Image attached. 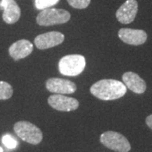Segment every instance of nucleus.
Wrapping results in <instances>:
<instances>
[{
  "label": "nucleus",
  "instance_id": "1",
  "mask_svg": "<svg viewBox=\"0 0 152 152\" xmlns=\"http://www.w3.org/2000/svg\"><path fill=\"white\" fill-rule=\"evenodd\" d=\"M127 92V87L117 80H101L91 87L93 96L104 101H112L123 97Z\"/></svg>",
  "mask_w": 152,
  "mask_h": 152
},
{
  "label": "nucleus",
  "instance_id": "2",
  "mask_svg": "<svg viewBox=\"0 0 152 152\" xmlns=\"http://www.w3.org/2000/svg\"><path fill=\"white\" fill-rule=\"evenodd\" d=\"M70 14L62 9L49 8L42 10L37 16V23L42 26H50L67 23L70 20Z\"/></svg>",
  "mask_w": 152,
  "mask_h": 152
},
{
  "label": "nucleus",
  "instance_id": "3",
  "mask_svg": "<svg viewBox=\"0 0 152 152\" xmlns=\"http://www.w3.org/2000/svg\"><path fill=\"white\" fill-rule=\"evenodd\" d=\"M86 68V58L79 54L64 56L58 63V69L63 75L77 76L80 75Z\"/></svg>",
  "mask_w": 152,
  "mask_h": 152
},
{
  "label": "nucleus",
  "instance_id": "4",
  "mask_svg": "<svg viewBox=\"0 0 152 152\" xmlns=\"http://www.w3.org/2000/svg\"><path fill=\"white\" fill-rule=\"evenodd\" d=\"M14 130L22 140L31 145L40 144L43 138L42 130L36 125L27 121L17 122L14 126Z\"/></svg>",
  "mask_w": 152,
  "mask_h": 152
},
{
  "label": "nucleus",
  "instance_id": "5",
  "mask_svg": "<svg viewBox=\"0 0 152 152\" xmlns=\"http://www.w3.org/2000/svg\"><path fill=\"white\" fill-rule=\"evenodd\" d=\"M101 143L109 149L117 152H129L130 143L123 134L114 131H107L100 137Z\"/></svg>",
  "mask_w": 152,
  "mask_h": 152
},
{
  "label": "nucleus",
  "instance_id": "6",
  "mask_svg": "<svg viewBox=\"0 0 152 152\" xmlns=\"http://www.w3.org/2000/svg\"><path fill=\"white\" fill-rule=\"evenodd\" d=\"M48 104L60 112H71L79 107V102L75 98L68 97L64 95L55 94L48 97Z\"/></svg>",
  "mask_w": 152,
  "mask_h": 152
},
{
  "label": "nucleus",
  "instance_id": "7",
  "mask_svg": "<svg viewBox=\"0 0 152 152\" xmlns=\"http://www.w3.org/2000/svg\"><path fill=\"white\" fill-rule=\"evenodd\" d=\"M47 90L55 94H72L76 91V85L74 82L69 80L59 79V78H51L46 82Z\"/></svg>",
  "mask_w": 152,
  "mask_h": 152
},
{
  "label": "nucleus",
  "instance_id": "8",
  "mask_svg": "<svg viewBox=\"0 0 152 152\" xmlns=\"http://www.w3.org/2000/svg\"><path fill=\"white\" fill-rule=\"evenodd\" d=\"M64 41V35L58 31H51L41 34L35 38V45L40 50L58 46Z\"/></svg>",
  "mask_w": 152,
  "mask_h": 152
},
{
  "label": "nucleus",
  "instance_id": "9",
  "mask_svg": "<svg viewBox=\"0 0 152 152\" xmlns=\"http://www.w3.org/2000/svg\"><path fill=\"white\" fill-rule=\"evenodd\" d=\"M138 7V2L136 0H127L116 12L117 20L122 24L132 23L137 15Z\"/></svg>",
  "mask_w": 152,
  "mask_h": 152
},
{
  "label": "nucleus",
  "instance_id": "10",
  "mask_svg": "<svg viewBox=\"0 0 152 152\" xmlns=\"http://www.w3.org/2000/svg\"><path fill=\"white\" fill-rule=\"evenodd\" d=\"M118 37L126 44L140 46L147 41V34L143 30L122 28L118 31Z\"/></svg>",
  "mask_w": 152,
  "mask_h": 152
},
{
  "label": "nucleus",
  "instance_id": "11",
  "mask_svg": "<svg viewBox=\"0 0 152 152\" xmlns=\"http://www.w3.org/2000/svg\"><path fill=\"white\" fill-rule=\"evenodd\" d=\"M0 10H4L3 20L7 24L16 23L21 15V11L15 0H1Z\"/></svg>",
  "mask_w": 152,
  "mask_h": 152
},
{
  "label": "nucleus",
  "instance_id": "12",
  "mask_svg": "<svg viewBox=\"0 0 152 152\" xmlns=\"http://www.w3.org/2000/svg\"><path fill=\"white\" fill-rule=\"evenodd\" d=\"M123 81L127 88L136 94H143L146 91V83L136 73H124L123 75Z\"/></svg>",
  "mask_w": 152,
  "mask_h": 152
},
{
  "label": "nucleus",
  "instance_id": "13",
  "mask_svg": "<svg viewBox=\"0 0 152 152\" xmlns=\"http://www.w3.org/2000/svg\"><path fill=\"white\" fill-rule=\"evenodd\" d=\"M33 51V44L28 40H19L13 43L9 48V53L14 59H22L26 58Z\"/></svg>",
  "mask_w": 152,
  "mask_h": 152
},
{
  "label": "nucleus",
  "instance_id": "14",
  "mask_svg": "<svg viewBox=\"0 0 152 152\" xmlns=\"http://www.w3.org/2000/svg\"><path fill=\"white\" fill-rule=\"evenodd\" d=\"M13 96V88L9 83L0 81V100H8Z\"/></svg>",
  "mask_w": 152,
  "mask_h": 152
},
{
  "label": "nucleus",
  "instance_id": "15",
  "mask_svg": "<svg viewBox=\"0 0 152 152\" xmlns=\"http://www.w3.org/2000/svg\"><path fill=\"white\" fill-rule=\"evenodd\" d=\"M59 0H35V6L37 10H46L57 4Z\"/></svg>",
  "mask_w": 152,
  "mask_h": 152
},
{
  "label": "nucleus",
  "instance_id": "16",
  "mask_svg": "<svg viewBox=\"0 0 152 152\" xmlns=\"http://www.w3.org/2000/svg\"><path fill=\"white\" fill-rule=\"evenodd\" d=\"M2 142L8 149H15L18 146V141L9 134H6L2 138Z\"/></svg>",
  "mask_w": 152,
  "mask_h": 152
},
{
  "label": "nucleus",
  "instance_id": "17",
  "mask_svg": "<svg viewBox=\"0 0 152 152\" xmlns=\"http://www.w3.org/2000/svg\"><path fill=\"white\" fill-rule=\"evenodd\" d=\"M67 1L71 7L79 10L86 9L91 4V0H67Z\"/></svg>",
  "mask_w": 152,
  "mask_h": 152
},
{
  "label": "nucleus",
  "instance_id": "18",
  "mask_svg": "<svg viewBox=\"0 0 152 152\" xmlns=\"http://www.w3.org/2000/svg\"><path fill=\"white\" fill-rule=\"evenodd\" d=\"M145 123H146L147 126L152 130V114L147 117L146 119H145Z\"/></svg>",
  "mask_w": 152,
  "mask_h": 152
},
{
  "label": "nucleus",
  "instance_id": "19",
  "mask_svg": "<svg viewBox=\"0 0 152 152\" xmlns=\"http://www.w3.org/2000/svg\"><path fill=\"white\" fill-rule=\"evenodd\" d=\"M0 152H4V150H3L2 147H0Z\"/></svg>",
  "mask_w": 152,
  "mask_h": 152
}]
</instances>
